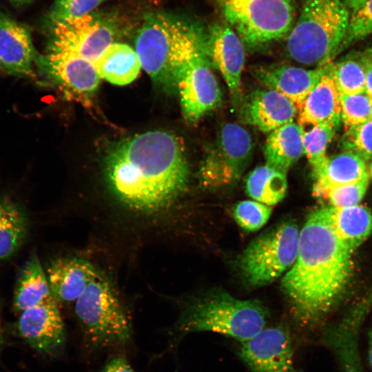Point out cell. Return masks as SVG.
Wrapping results in <instances>:
<instances>
[{
    "mask_svg": "<svg viewBox=\"0 0 372 372\" xmlns=\"http://www.w3.org/2000/svg\"><path fill=\"white\" fill-rule=\"evenodd\" d=\"M342 146L364 161L372 160V119L347 129Z\"/></svg>",
    "mask_w": 372,
    "mask_h": 372,
    "instance_id": "34",
    "label": "cell"
},
{
    "mask_svg": "<svg viewBox=\"0 0 372 372\" xmlns=\"http://www.w3.org/2000/svg\"><path fill=\"white\" fill-rule=\"evenodd\" d=\"M313 175L316 178L313 189L352 183L369 178L365 161L347 151L327 157Z\"/></svg>",
    "mask_w": 372,
    "mask_h": 372,
    "instance_id": "25",
    "label": "cell"
},
{
    "mask_svg": "<svg viewBox=\"0 0 372 372\" xmlns=\"http://www.w3.org/2000/svg\"><path fill=\"white\" fill-rule=\"evenodd\" d=\"M351 256L330 224L329 207L313 211L300 232L296 260L281 281L301 327L317 325L342 296L352 273Z\"/></svg>",
    "mask_w": 372,
    "mask_h": 372,
    "instance_id": "2",
    "label": "cell"
},
{
    "mask_svg": "<svg viewBox=\"0 0 372 372\" xmlns=\"http://www.w3.org/2000/svg\"><path fill=\"white\" fill-rule=\"evenodd\" d=\"M360 56L365 70V91L372 101V52L368 48Z\"/></svg>",
    "mask_w": 372,
    "mask_h": 372,
    "instance_id": "36",
    "label": "cell"
},
{
    "mask_svg": "<svg viewBox=\"0 0 372 372\" xmlns=\"http://www.w3.org/2000/svg\"><path fill=\"white\" fill-rule=\"evenodd\" d=\"M244 45L257 48L289 34L293 0H215Z\"/></svg>",
    "mask_w": 372,
    "mask_h": 372,
    "instance_id": "7",
    "label": "cell"
},
{
    "mask_svg": "<svg viewBox=\"0 0 372 372\" xmlns=\"http://www.w3.org/2000/svg\"><path fill=\"white\" fill-rule=\"evenodd\" d=\"M329 217L336 236L352 253L372 231V213L364 206L331 207Z\"/></svg>",
    "mask_w": 372,
    "mask_h": 372,
    "instance_id": "22",
    "label": "cell"
},
{
    "mask_svg": "<svg viewBox=\"0 0 372 372\" xmlns=\"http://www.w3.org/2000/svg\"><path fill=\"white\" fill-rule=\"evenodd\" d=\"M37 60L29 30L0 12V63L1 69L20 78L34 76Z\"/></svg>",
    "mask_w": 372,
    "mask_h": 372,
    "instance_id": "16",
    "label": "cell"
},
{
    "mask_svg": "<svg viewBox=\"0 0 372 372\" xmlns=\"http://www.w3.org/2000/svg\"><path fill=\"white\" fill-rule=\"evenodd\" d=\"M341 120L345 129L372 119V101L366 91L340 94Z\"/></svg>",
    "mask_w": 372,
    "mask_h": 372,
    "instance_id": "31",
    "label": "cell"
},
{
    "mask_svg": "<svg viewBox=\"0 0 372 372\" xmlns=\"http://www.w3.org/2000/svg\"><path fill=\"white\" fill-rule=\"evenodd\" d=\"M351 13L355 11L360 5L366 0H344Z\"/></svg>",
    "mask_w": 372,
    "mask_h": 372,
    "instance_id": "38",
    "label": "cell"
},
{
    "mask_svg": "<svg viewBox=\"0 0 372 372\" xmlns=\"http://www.w3.org/2000/svg\"><path fill=\"white\" fill-rule=\"evenodd\" d=\"M95 66L101 79L125 85L138 76L142 68L135 49L125 43H112L99 57Z\"/></svg>",
    "mask_w": 372,
    "mask_h": 372,
    "instance_id": "23",
    "label": "cell"
},
{
    "mask_svg": "<svg viewBox=\"0 0 372 372\" xmlns=\"http://www.w3.org/2000/svg\"><path fill=\"white\" fill-rule=\"evenodd\" d=\"M369 180L352 183L313 189L318 197L327 200L332 207H346L358 205L366 194Z\"/></svg>",
    "mask_w": 372,
    "mask_h": 372,
    "instance_id": "29",
    "label": "cell"
},
{
    "mask_svg": "<svg viewBox=\"0 0 372 372\" xmlns=\"http://www.w3.org/2000/svg\"><path fill=\"white\" fill-rule=\"evenodd\" d=\"M287 189L286 173L267 165L254 169L246 180V189L249 196L268 206L281 201L286 195Z\"/></svg>",
    "mask_w": 372,
    "mask_h": 372,
    "instance_id": "27",
    "label": "cell"
},
{
    "mask_svg": "<svg viewBox=\"0 0 372 372\" xmlns=\"http://www.w3.org/2000/svg\"><path fill=\"white\" fill-rule=\"evenodd\" d=\"M298 226L284 222L254 239L242 253L240 267L253 287L268 285L295 263L299 247Z\"/></svg>",
    "mask_w": 372,
    "mask_h": 372,
    "instance_id": "8",
    "label": "cell"
},
{
    "mask_svg": "<svg viewBox=\"0 0 372 372\" xmlns=\"http://www.w3.org/2000/svg\"><path fill=\"white\" fill-rule=\"evenodd\" d=\"M12 1H17V2H25V1H27L28 0H12Z\"/></svg>",
    "mask_w": 372,
    "mask_h": 372,
    "instance_id": "42",
    "label": "cell"
},
{
    "mask_svg": "<svg viewBox=\"0 0 372 372\" xmlns=\"http://www.w3.org/2000/svg\"><path fill=\"white\" fill-rule=\"evenodd\" d=\"M207 34L192 19L165 12L146 15L135 39L142 68L156 83L176 86L185 68L207 56Z\"/></svg>",
    "mask_w": 372,
    "mask_h": 372,
    "instance_id": "3",
    "label": "cell"
},
{
    "mask_svg": "<svg viewBox=\"0 0 372 372\" xmlns=\"http://www.w3.org/2000/svg\"><path fill=\"white\" fill-rule=\"evenodd\" d=\"M369 173L372 177V163L369 165Z\"/></svg>",
    "mask_w": 372,
    "mask_h": 372,
    "instance_id": "40",
    "label": "cell"
},
{
    "mask_svg": "<svg viewBox=\"0 0 372 372\" xmlns=\"http://www.w3.org/2000/svg\"><path fill=\"white\" fill-rule=\"evenodd\" d=\"M2 342V337H1V322H0V347Z\"/></svg>",
    "mask_w": 372,
    "mask_h": 372,
    "instance_id": "41",
    "label": "cell"
},
{
    "mask_svg": "<svg viewBox=\"0 0 372 372\" xmlns=\"http://www.w3.org/2000/svg\"><path fill=\"white\" fill-rule=\"evenodd\" d=\"M27 231V218L21 207L9 198L0 199V260L18 250Z\"/></svg>",
    "mask_w": 372,
    "mask_h": 372,
    "instance_id": "26",
    "label": "cell"
},
{
    "mask_svg": "<svg viewBox=\"0 0 372 372\" xmlns=\"http://www.w3.org/2000/svg\"><path fill=\"white\" fill-rule=\"evenodd\" d=\"M298 110L285 96L272 90L253 92L241 107V118L265 133L293 122Z\"/></svg>",
    "mask_w": 372,
    "mask_h": 372,
    "instance_id": "18",
    "label": "cell"
},
{
    "mask_svg": "<svg viewBox=\"0 0 372 372\" xmlns=\"http://www.w3.org/2000/svg\"><path fill=\"white\" fill-rule=\"evenodd\" d=\"M207 54L220 72L234 105L242 103V72L245 61V45L227 23H215L207 30Z\"/></svg>",
    "mask_w": 372,
    "mask_h": 372,
    "instance_id": "15",
    "label": "cell"
},
{
    "mask_svg": "<svg viewBox=\"0 0 372 372\" xmlns=\"http://www.w3.org/2000/svg\"><path fill=\"white\" fill-rule=\"evenodd\" d=\"M252 152L251 136L244 127L234 123L223 125L201 161V185L217 188L236 183L248 167Z\"/></svg>",
    "mask_w": 372,
    "mask_h": 372,
    "instance_id": "9",
    "label": "cell"
},
{
    "mask_svg": "<svg viewBox=\"0 0 372 372\" xmlns=\"http://www.w3.org/2000/svg\"><path fill=\"white\" fill-rule=\"evenodd\" d=\"M304 131L300 124H285L270 132L264 149L266 165L283 173L304 154Z\"/></svg>",
    "mask_w": 372,
    "mask_h": 372,
    "instance_id": "21",
    "label": "cell"
},
{
    "mask_svg": "<svg viewBox=\"0 0 372 372\" xmlns=\"http://www.w3.org/2000/svg\"><path fill=\"white\" fill-rule=\"evenodd\" d=\"M336 129L325 125H314L304 132V154L310 163L313 174L317 172L326 161V150Z\"/></svg>",
    "mask_w": 372,
    "mask_h": 372,
    "instance_id": "30",
    "label": "cell"
},
{
    "mask_svg": "<svg viewBox=\"0 0 372 372\" xmlns=\"http://www.w3.org/2000/svg\"><path fill=\"white\" fill-rule=\"evenodd\" d=\"M0 69H1V63H0Z\"/></svg>",
    "mask_w": 372,
    "mask_h": 372,
    "instance_id": "44",
    "label": "cell"
},
{
    "mask_svg": "<svg viewBox=\"0 0 372 372\" xmlns=\"http://www.w3.org/2000/svg\"><path fill=\"white\" fill-rule=\"evenodd\" d=\"M329 73L340 94H354L365 91V70L360 53L331 63Z\"/></svg>",
    "mask_w": 372,
    "mask_h": 372,
    "instance_id": "28",
    "label": "cell"
},
{
    "mask_svg": "<svg viewBox=\"0 0 372 372\" xmlns=\"http://www.w3.org/2000/svg\"><path fill=\"white\" fill-rule=\"evenodd\" d=\"M372 33V0H366L351 13L338 53Z\"/></svg>",
    "mask_w": 372,
    "mask_h": 372,
    "instance_id": "32",
    "label": "cell"
},
{
    "mask_svg": "<svg viewBox=\"0 0 372 372\" xmlns=\"http://www.w3.org/2000/svg\"><path fill=\"white\" fill-rule=\"evenodd\" d=\"M267 318V311L258 301L216 292L186 306L172 335L178 342L188 333L211 331L242 342L265 329Z\"/></svg>",
    "mask_w": 372,
    "mask_h": 372,
    "instance_id": "4",
    "label": "cell"
},
{
    "mask_svg": "<svg viewBox=\"0 0 372 372\" xmlns=\"http://www.w3.org/2000/svg\"><path fill=\"white\" fill-rule=\"evenodd\" d=\"M209 63L207 55L195 59L177 81L182 112L189 122H197L221 102V91Z\"/></svg>",
    "mask_w": 372,
    "mask_h": 372,
    "instance_id": "14",
    "label": "cell"
},
{
    "mask_svg": "<svg viewBox=\"0 0 372 372\" xmlns=\"http://www.w3.org/2000/svg\"><path fill=\"white\" fill-rule=\"evenodd\" d=\"M298 112L300 125L338 128L341 121L340 93L329 71L307 96Z\"/></svg>",
    "mask_w": 372,
    "mask_h": 372,
    "instance_id": "20",
    "label": "cell"
},
{
    "mask_svg": "<svg viewBox=\"0 0 372 372\" xmlns=\"http://www.w3.org/2000/svg\"><path fill=\"white\" fill-rule=\"evenodd\" d=\"M330 65L313 70L287 65H273L259 69L256 74L262 84L285 96L299 111L307 96L328 72Z\"/></svg>",
    "mask_w": 372,
    "mask_h": 372,
    "instance_id": "17",
    "label": "cell"
},
{
    "mask_svg": "<svg viewBox=\"0 0 372 372\" xmlns=\"http://www.w3.org/2000/svg\"><path fill=\"white\" fill-rule=\"evenodd\" d=\"M104 175L110 192L125 207L145 214L162 211L189 182L184 143L163 130L133 136L108 152Z\"/></svg>",
    "mask_w": 372,
    "mask_h": 372,
    "instance_id": "1",
    "label": "cell"
},
{
    "mask_svg": "<svg viewBox=\"0 0 372 372\" xmlns=\"http://www.w3.org/2000/svg\"><path fill=\"white\" fill-rule=\"evenodd\" d=\"M100 372H135L124 356L111 359Z\"/></svg>",
    "mask_w": 372,
    "mask_h": 372,
    "instance_id": "37",
    "label": "cell"
},
{
    "mask_svg": "<svg viewBox=\"0 0 372 372\" xmlns=\"http://www.w3.org/2000/svg\"><path fill=\"white\" fill-rule=\"evenodd\" d=\"M271 211V207L260 202L243 200L235 205L233 215L241 228L249 231H255L267 223Z\"/></svg>",
    "mask_w": 372,
    "mask_h": 372,
    "instance_id": "33",
    "label": "cell"
},
{
    "mask_svg": "<svg viewBox=\"0 0 372 372\" xmlns=\"http://www.w3.org/2000/svg\"><path fill=\"white\" fill-rule=\"evenodd\" d=\"M16 331L32 348L44 355H57L65 344L64 322L52 296L21 311Z\"/></svg>",
    "mask_w": 372,
    "mask_h": 372,
    "instance_id": "13",
    "label": "cell"
},
{
    "mask_svg": "<svg viewBox=\"0 0 372 372\" xmlns=\"http://www.w3.org/2000/svg\"><path fill=\"white\" fill-rule=\"evenodd\" d=\"M350 16L344 0H303L298 21L288 34L289 56L308 66L331 64L338 54Z\"/></svg>",
    "mask_w": 372,
    "mask_h": 372,
    "instance_id": "5",
    "label": "cell"
},
{
    "mask_svg": "<svg viewBox=\"0 0 372 372\" xmlns=\"http://www.w3.org/2000/svg\"><path fill=\"white\" fill-rule=\"evenodd\" d=\"M368 336V358L370 367L372 370V327L369 331Z\"/></svg>",
    "mask_w": 372,
    "mask_h": 372,
    "instance_id": "39",
    "label": "cell"
},
{
    "mask_svg": "<svg viewBox=\"0 0 372 372\" xmlns=\"http://www.w3.org/2000/svg\"><path fill=\"white\" fill-rule=\"evenodd\" d=\"M52 39L48 49L76 54L95 63L114 43L113 25L92 12L79 17L51 21Z\"/></svg>",
    "mask_w": 372,
    "mask_h": 372,
    "instance_id": "10",
    "label": "cell"
},
{
    "mask_svg": "<svg viewBox=\"0 0 372 372\" xmlns=\"http://www.w3.org/2000/svg\"><path fill=\"white\" fill-rule=\"evenodd\" d=\"M238 355L251 372H300L295 365L290 335L280 325L265 327L240 342Z\"/></svg>",
    "mask_w": 372,
    "mask_h": 372,
    "instance_id": "12",
    "label": "cell"
},
{
    "mask_svg": "<svg viewBox=\"0 0 372 372\" xmlns=\"http://www.w3.org/2000/svg\"><path fill=\"white\" fill-rule=\"evenodd\" d=\"M48 52L37 62L59 85L64 96L90 105L101 79L95 63L64 50L48 49Z\"/></svg>",
    "mask_w": 372,
    "mask_h": 372,
    "instance_id": "11",
    "label": "cell"
},
{
    "mask_svg": "<svg viewBox=\"0 0 372 372\" xmlns=\"http://www.w3.org/2000/svg\"><path fill=\"white\" fill-rule=\"evenodd\" d=\"M369 50L372 52V45L371 48H369Z\"/></svg>",
    "mask_w": 372,
    "mask_h": 372,
    "instance_id": "43",
    "label": "cell"
},
{
    "mask_svg": "<svg viewBox=\"0 0 372 372\" xmlns=\"http://www.w3.org/2000/svg\"><path fill=\"white\" fill-rule=\"evenodd\" d=\"M74 311L91 346H123L131 340L130 317L112 285L99 273L76 300Z\"/></svg>",
    "mask_w": 372,
    "mask_h": 372,
    "instance_id": "6",
    "label": "cell"
},
{
    "mask_svg": "<svg viewBox=\"0 0 372 372\" xmlns=\"http://www.w3.org/2000/svg\"><path fill=\"white\" fill-rule=\"evenodd\" d=\"M52 296L46 273L36 254L22 267L17 279L13 309L17 312L36 306Z\"/></svg>",
    "mask_w": 372,
    "mask_h": 372,
    "instance_id": "24",
    "label": "cell"
},
{
    "mask_svg": "<svg viewBox=\"0 0 372 372\" xmlns=\"http://www.w3.org/2000/svg\"><path fill=\"white\" fill-rule=\"evenodd\" d=\"M105 0H55L50 20L79 17L91 13Z\"/></svg>",
    "mask_w": 372,
    "mask_h": 372,
    "instance_id": "35",
    "label": "cell"
},
{
    "mask_svg": "<svg viewBox=\"0 0 372 372\" xmlns=\"http://www.w3.org/2000/svg\"><path fill=\"white\" fill-rule=\"evenodd\" d=\"M45 273L52 296L58 302H76L99 273L90 262L74 257L53 260Z\"/></svg>",
    "mask_w": 372,
    "mask_h": 372,
    "instance_id": "19",
    "label": "cell"
}]
</instances>
